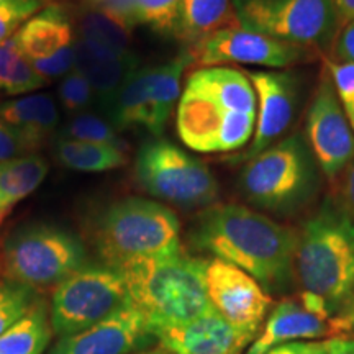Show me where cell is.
<instances>
[{"label":"cell","mask_w":354,"mask_h":354,"mask_svg":"<svg viewBox=\"0 0 354 354\" xmlns=\"http://www.w3.org/2000/svg\"><path fill=\"white\" fill-rule=\"evenodd\" d=\"M41 6L43 0H0V41L13 37Z\"/></svg>","instance_id":"cell-33"},{"label":"cell","mask_w":354,"mask_h":354,"mask_svg":"<svg viewBox=\"0 0 354 354\" xmlns=\"http://www.w3.org/2000/svg\"><path fill=\"white\" fill-rule=\"evenodd\" d=\"M100 8L130 32L140 24L138 0H104Z\"/></svg>","instance_id":"cell-37"},{"label":"cell","mask_w":354,"mask_h":354,"mask_svg":"<svg viewBox=\"0 0 354 354\" xmlns=\"http://www.w3.org/2000/svg\"><path fill=\"white\" fill-rule=\"evenodd\" d=\"M322 171L302 133L286 136L248 159L240 190L256 209L276 215L297 214L317 197Z\"/></svg>","instance_id":"cell-4"},{"label":"cell","mask_w":354,"mask_h":354,"mask_svg":"<svg viewBox=\"0 0 354 354\" xmlns=\"http://www.w3.org/2000/svg\"><path fill=\"white\" fill-rule=\"evenodd\" d=\"M153 338L143 315L128 305L91 328L61 338L48 354H131L148 348Z\"/></svg>","instance_id":"cell-15"},{"label":"cell","mask_w":354,"mask_h":354,"mask_svg":"<svg viewBox=\"0 0 354 354\" xmlns=\"http://www.w3.org/2000/svg\"><path fill=\"white\" fill-rule=\"evenodd\" d=\"M68 136L71 140L88 141V143H100L110 146L122 145L113 127L109 122H105L104 118H99L91 113L74 117L68 125Z\"/></svg>","instance_id":"cell-32"},{"label":"cell","mask_w":354,"mask_h":354,"mask_svg":"<svg viewBox=\"0 0 354 354\" xmlns=\"http://www.w3.org/2000/svg\"><path fill=\"white\" fill-rule=\"evenodd\" d=\"M130 295L118 269L84 264L53 290L51 328L59 338L79 333L120 312Z\"/></svg>","instance_id":"cell-7"},{"label":"cell","mask_w":354,"mask_h":354,"mask_svg":"<svg viewBox=\"0 0 354 354\" xmlns=\"http://www.w3.org/2000/svg\"><path fill=\"white\" fill-rule=\"evenodd\" d=\"M131 354H169L165 348H158V349H141V351L131 353Z\"/></svg>","instance_id":"cell-45"},{"label":"cell","mask_w":354,"mask_h":354,"mask_svg":"<svg viewBox=\"0 0 354 354\" xmlns=\"http://www.w3.org/2000/svg\"><path fill=\"white\" fill-rule=\"evenodd\" d=\"M17 41L30 63L50 59L73 46V28L59 7H48L21 26Z\"/></svg>","instance_id":"cell-20"},{"label":"cell","mask_w":354,"mask_h":354,"mask_svg":"<svg viewBox=\"0 0 354 354\" xmlns=\"http://www.w3.org/2000/svg\"><path fill=\"white\" fill-rule=\"evenodd\" d=\"M76 69L91 84L92 92L99 97L102 105L112 110L123 82L136 69V61L133 56H118L79 38Z\"/></svg>","instance_id":"cell-18"},{"label":"cell","mask_w":354,"mask_h":354,"mask_svg":"<svg viewBox=\"0 0 354 354\" xmlns=\"http://www.w3.org/2000/svg\"><path fill=\"white\" fill-rule=\"evenodd\" d=\"M86 264V251L74 234L50 225L17 230L0 251L6 281L26 289L55 290Z\"/></svg>","instance_id":"cell-6"},{"label":"cell","mask_w":354,"mask_h":354,"mask_svg":"<svg viewBox=\"0 0 354 354\" xmlns=\"http://www.w3.org/2000/svg\"><path fill=\"white\" fill-rule=\"evenodd\" d=\"M205 286L216 313L236 328L259 331L272 299L254 277L236 266L214 259L207 263Z\"/></svg>","instance_id":"cell-13"},{"label":"cell","mask_w":354,"mask_h":354,"mask_svg":"<svg viewBox=\"0 0 354 354\" xmlns=\"http://www.w3.org/2000/svg\"><path fill=\"white\" fill-rule=\"evenodd\" d=\"M35 292L13 282H0V336L15 325L35 304Z\"/></svg>","instance_id":"cell-30"},{"label":"cell","mask_w":354,"mask_h":354,"mask_svg":"<svg viewBox=\"0 0 354 354\" xmlns=\"http://www.w3.org/2000/svg\"><path fill=\"white\" fill-rule=\"evenodd\" d=\"M331 338L330 320L310 313L302 304L287 299L277 304L245 354H268L271 349L299 339Z\"/></svg>","instance_id":"cell-17"},{"label":"cell","mask_w":354,"mask_h":354,"mask_svg":"<svg viewBox=\"0 0 354 354\" xmlns=\"http://www.w3.org/2000/svg\"><path fill=\"white\" fill-rule=\"evenodd\" d=\"M154 336L169 354H243L258 331L236 328L212 308L196 320Z\"/></svg>","instance_id":"cell-16"},{"label":"cell","mask_w":354,"mask_h":354,"mask_svg":"<svg viewBox=\"0 0 354 354\" xmlns=\"http://www.w3.org/2000/svg\"><path fill=\"white\" fill-rule=\"evenodd\" d=\"M236 26L241 21L232 0H180L176 35L192 48L221 30Z\"/></svg>","instance_id":"cell-22"},{"label":"cell","mask_w":354,"mask_h":354,"mask_svg":"<svg viewBox=\"0 0 354 354\" xmlns=\"http://www.w3.org/2000/svg\"><path fill=\"white\" fill-rule=\"evenodd\" d=\"M0 118L19 133L30 151H33L55 131L59 113L50 95L38 94L2 104Z\"/></svg>","instance_id":"cell-21"},{"label":"cell","mask_w":354,"mask_h":354,"mask_svg":"<svg viewBox=\"0 0 354 354\" xmlns=\"http://www.w3.org/2000/svg\"><path fill=\"white\" fill-rule=\"evenodd\" d=\"M48 162L37 154H26L0 162V225L19 203L43 183Z\"/></svg>","instance_id":"cell-24"},{"label":"cell","mask_w":354,"mask_h":354,"mask_svg":"<svg viewBox=\"0 0 354 354\" xmlns=\"http://www.w3.org/2000/svg\"><path fill=\"white\" fill-rule=\"evenodd\" d=\"M246 74L259 102L253 143L245 154L246 159H251L282 140L297 110L299 84L286 71H251Z\"/></svg>","instance_id":"cell-14"},{"label":"cell","mask_w":354,"mask_h":354,"mask_svg":"<svg viewBox=\"0 0 354 354\" xmlns=\"http://www.w3.org/2000/svg\"><path fill=\"white\" fill-rule=\"evenodd\" d=\"M348 117V120H349V125H351V128H353V131H354V112H351V113H348L346 115Z\"/></svg>","instance_id":"cell-46"},{"label":"cell","mask_w":354,"mask_h":354,"mask_svg":"<svg viewBox=\"0 0 354 354\" xmlns=\"http://www.w3.org/2000/svg\"><path fill=\"white\" fill-rule=\"evenodd\" d=\"M74 66H76V44L66 48V50L57 53V55L50 57V59L35 63L33 68L38 71V74L43 79H50L63 76V74L69 73Z\"/></svg>","instance_id":"cell-36"},{"label":"cell","mask_w":354,"mask_h":354,"mask_svg":"<svg viewBox=\"0 0 354 354\" xmlns=\"http://www.w3.org/2000/svg\"><path fill=\"white\" fill-rule=\"evenodd\" d=\"M192 63L205 68L221 64H251L282 69L307 57L304 48L281 41L245 26L221 30L192 48Z\"/></svg>","instance_id":"cell-12"},{"label":"cell","mask_w":354,"mask_h":354,"mask_svg":"<svg viewBox=\"0 0 354 354\" xmlns=\"http://www.w3.org/2000/svg\"><path fill=\"white\" fill-rule=\"evenodd\" d=\"M330 77L333 81L335 91L338 94V99L342 102L344 112H354V63H326Z\"/></svg>","instance_id":"cell-35"},{"label":"cell","mask_w":354,"mask_h":354,"mask_svg":"<svg viewBox=\"0 0 354 354\" xmlns=\"http://www.w3.org/2000/svg\"><path fill=\"white\" fill-rule=\"evenodd\" d=\"M333 3L343 21L354 19V0H333Z\"/></svg>","instance_id":"cell-44"},{"label":"cell","mask_w":354,"mask_h":354,"mask_svg":"<svg viewBox=\"0 0 354 354\" xmlns=\"http://www.w3.org/2000/svg\"><path fill=\"white\" fill-rule=\"evenodd\" d=\"M44 81L21 53L17 35L0 41V92L7 95L28 94L41 87Z\"/></svg>","instance_id":"cell-28"},{"label":"cell","mask_w":354,"mask_h":354,"mask_svg":"<svg viewBox=\"0 0 354 354\" xmlns=\"http://www.w3.org/2000/svg\"><path fill=\"white\" fill-rule=\"evenodd\" d=\"M180 0H138L140 24L159 33H176Z\"/></svg>","instance_id":"cell-31"},{"label":"cell","mask_w":354,"mask_h":354,"mask_svg":"<svg viewBox=\"0 0 354 354\" xmlns=\"http://www.w3.org/2000/svg\"><path fill=\"white\" fill-rule=\"evenodd\" d=\"M136 177L153 197L184 209L207 207L218 197V183L209 167L165 140L141 146Z\"/></svg>","instance_id":"cell-9"},{"label":"cell","mask_w":354,"mask_h":354,"mask_svg":"<svg viewBox=\"0 0 354 354\" xmlns=\"http://www.w3.org/2000/svg\"><path fill=\"white\" fill-rule=\"evenodd\" d=\"M26 153H30V149L19 133L0 118V162L26 156Z\"/></svg>","instance_id":"cell-38"},{"label":"cell","mask_w":354,"mask_h":354,"mask_svg":"<svg viewBox=\"0 0 354 354\" xmlns=\"http://www.w3.org/2000/svg\"><path fill=\"white\" fill-rule=\"evenodd\" d=\"M328 354H354V338H349V336L330 338Z\"/></svg>","instance_id":"cell-43"},{"label":"cell","mask_w":354,"mask_h":354,"mask_svg":"<svg viewBox=\"0 0 354 354\" xmlns=\"http://www.w3.org/2000/svg\"><path fill=\"white\" fill-rule=\"evenodd\" d=\"M331 326V338H338V336H349L353 338L354 335V304L344 308L342 313L330 318Z\"/></svg>","instance_id":"cell-41"},{"label":"cell","mask_w":354,"mask_h":354,"mask_svg":"<svg viewBox=\"0 0 354 354\" xmlns=\"http://www.w3.org/2000/svg\"><path fill=\"white\" fill-rule=\"evenodd\" d=\"M57 158L66 167L86 172H102L120 167L127 162L120 146L88 143L79 140H61L56 148Z\"/></svg>","instance_id":"cell-26"},{"label":"cell","mask_w":354,"mask_h":354,"mask_svg":"<svg viewBox=\"0 0 354 354\" xmlns=\"http://www.w3.org/2000/svg\"><path fill=\"white\" fill-rule=\"evenodd\" d=\"M241 26L300 48L335 43L342 17L333 0H234Z\"/></svg>","instance_id":"cell-8"},{"label":"cell","mask_w":354,"mask_h":354,"mask_svg":"<svg viewBox=\"0 0 354 354\" xmlns=\"http://www.w3.org/2000/svg\"><path fill=\"white\" fill-rule=\"evenodd\" d=\"M177 215L161 203L130 197L105 210L97 227L100 258L110 268L180 250Z\"/></svg>","instance_id":"cell-5"},{"label":"cell","mask_w":354,"mask_h":354,"mask_svg":"<svg viewBox=\"0 0 354 354\" xmlns=\"http://www.w3.org/2000/svg\"><path fill=\"white\" fill-rule=\"evenodd\" d=\"M333 46L335 55L342 63H354V19L342 21Z\"/></svg>","instance_id":"cell-39"},{"label":"cell","mask_w":354,"mask_h":354,"mask_svg":"<svg viewBox=\"0 0 354 354\" xmlns=\"http://www.w3.org/2000/svg\"><path fill=\"white\" fill-rule=\"evenodd\" d=\"M117 269L125 279L131 305L153 335L185 325L212 310L205 286L207 263L183 250L131 261Z\"/></svg>","instance_id":"cell-2"},{"label":"cell","mask_w":354,"mask_h":354,"mask_svg":"<svg viewBox=\"0 0 354 354\" xmlns=\"http://www.w3.org/2000/svg\"><path fill=\"white\" fill-rule=\"evenodd\" d=\"M268 354H328V342H325V339L294 342L274 348Z\"/></svg>","instance_id":"cell-40"},{"label":"cell","mask_w":354,"mask_h":354,"mask_svg":"<svg viewBox=\"0 0 354 354\" xmlns=\"http://www.w3.org/2000/svg\"><path fill=\"white\" fill-rule=\"evenodd\" d=\"M198 250L236 266L271 294H284L295 282L299 233L243 205L203 210L190 232Z\"/></svg>","instance_id":"cell-1"},{"label":"cell","mask_w":354,"mask_h":354,"mask_svg":"<svg viewBox=\"0 0 354 354\" xmlns=\"http://www.w3.org/2000/svg\"><path fill=\"white\" fill-rule=\"evenodd\" d=\"M190 63H192L190 53H183L169 63L146 68L149 102H151V115L146 130L151 131L153 135H161L165 131L172 109L180 95V77Z\"/></svg>","instance_id":"cell-23"},{"label":"cell","mask_w":354,"mask_h":354,"mask_svg":"<svg viewBox=\"0 0 354 354\" xmlns=\"http://www.w3.org/2000/svg\"><path fill=\"white\" fill-rule=\"evenodd\" d=\"M339 207L354 220V161L346 169L342 187V203Z\"/></svg>","instance_id":"cell-42"},{"label":"cell","mask_w":354,"mask_h":354,"mask_svg":"<svg viewBox=\"0 0 354 354\" xmlns=\"http://www.w3.org/2000/svg\"><path fill=\"white\" fill-rule=\"evenodd\" d=\"M256 113H236L194 88L185 87L177 107V133L198 153H227L254 135Z\"/></svg>","instance_id":"cell-10"},{"label":"cell","mask_w":354,"mask_h":354,"mask_svg":"<svg viewBox=\"0 0 354 354\" xmlns=\"http://www.w3.org/2000/svg\"><path fill=\"white\" fill-rule=\"evenodd\" d=\"M295 279L330 318L354 304V220L333 201L323 202L299 233Z\"/></svg>","instance_id":"cell-3"},{"label":"cell","mask_w":354,"mask_h":354,"mask_svg":"<svg viewBox=\"0 0 354 354\" xmlns=\"http://www.w3.org/2000/svg\"><path fill=\"white\" fill-rule=\"evenodd\" d=\"M51 320L41 300L0 336V354H43L51 342Z\"/></svg>","instance_id":"cell-25"},{"label":"cell","mask_w":354,"mask_h":354,"mask_svg":"<svg viewBox=\"0 0 354 354\" xmlns=\"http://www.w3.org/2000/svg\"><path fill=\"white\" fill-rule=\"evenodd\" d=\"M187 87L209 95L230 112L256 113L258 97L245 71L225 66L198 69L189 77Z\"/></svg>","instance_id":"cell-19"},{"label":"cell","mask_w":354,"mask_h":354,"mask_svg":"<svg viewBox=\"0 0 354 354\" xmlns=\"http://www.w3.org/2000/svg\"><path fill=\"white\" fill-rule=\"evenodd\" d=\"M130 30L112 19L100 7L84 12L81 17V35L79 38L112 51L118 56H133L128 43H130Z\"/></svg>","instance_id":"cell-29"},{"label":"cell","mask_w":354,"mask_h":354,"mask_svg":"<svg viewBox=\"0 0 354 354\" xmlns=\"http://www.w3.org/2000/svg\"><path fill=\"white\" fill-rule=\"evenodd\" d=\"M112 122L120 128H148L151 102L148 91V71L135 69L118 92L112 110Z\"/></svg>","instance_id":"cell-27"},{"label":"cell","mask_w":354,"mask_h":354,"mask_svg":"<svg viewBox=\"0 0 354 354\" xmlns=\"http://www.w3.org/2000/svg\"><path fill=\"white\" fill-rule=\"evenodd\" d=\"M305 140L320 166L322 174L330 179L346 171L354 161V131L336 94L328 69L322 73L310 104Z\"/></svg>","instance_id":"cell-11"},{"label":"cell","mask_w":354,"mask_h":354,"mask_svg":"<svg viewBox=\"0 0 354 354\" xmlns=\"http://www.w3.org/2000/svg\"><path fill=\"white\" fill-rule=\"evenodd\" d=\"M59 97L63 107L69 113H77L88 107L92 102V87L77 69L71 71L59 86Z\"/></svg>","instance_id":"cell-34"}]
</instances>
